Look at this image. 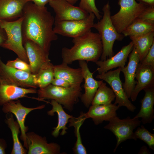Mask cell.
<instances>
[{"label":"cell","instance_id":"6da1fadb","mask_svg":"<svg viewBox=\"0 0 154 154\" xmlns=\"http://www.w3.org/2000/svg\"><path fill=\"white\" fill-rule=\"evenodd\" d=\"M22 16L23 39L37 43L48 56L51 43L58 38L53 29L54 17L46 7L38 6L31 1L24 6Z\"/></svg>","mask_w":154,"mask_h":154},{"label":"cell","instance_id":"7a4b0ae2","mask_svg":"<svg viewBox=\"0 0 154 154\" xmlns=\"http://www.w3.org/2000/svg\"><path fill=\"white\" fill-rule=\"evenodd\" d=\"M72 42L74 45L71 48L64 47L62 49V63L68 65L76 60L95 62L100 58L103 47L98 33L89 31L73 38Z\"/></svg>","mask_w":154,"mask_h":154},{"label":"cell","instance_id":"3957f363","mask_svg":"<svg viewBox=\"0 0 154 154\" xmlns=\"http://www.w3.org/2000/svg\"><path fill=\"white\" fill-rule=\"evenodd\" d=\"M110 8L108 1L102 8V18L97 23H94L93 27L98 31L102 41L103 51L100 58L102 60L114 56L113 46L115 41L122 40L125 37L117 31L112 22Z\"/></svg>","mask_w":154,"mask_h":154},{"label":"cell","instance_id":"277c9868","mask_svg":"<svg viewBox=\"0 0 154 154\" xmlns=\"http://www.w3.org/2000/svg\"><path fill=\"white\" fill-rule=\"evenodd\" d=\"M81 85H72L68 87H62L50 84L37 90L38 98L47 103L50 102L44 100L51 99L62 105L64 108L70 111L73 109L82 95Z\"/></svg>","mask_w":154,"mask_h":154},{"label":"cell","instance_id":"5b68a950","mask_svg":"<svg viewBox=\"0 0 154 154\" xmlns=\"http://www.w3.org/2000/svg\"><path fill=\"white\" fill-rule=\"evenodd\" d=\"M23 19L22 16L14 21L0 20V26L5 31L7 37L1 46L13 51L18 57L29 64L23 43L21 29Z\"/></svg>","mask_w":154,"mask_h":154},{"label":"cell","instance_id":"8992f818","mask_svg":"<svg viewBox=\"0 0 154 154\" xmlns=\"http://www.w3.org/2000/svg\"><path fill=\"white\" fill-rule=\"evenodd\" d=\"M118 3L120 9L111 18L117 31L121 34L149 6L135 0H119Z\"/></svg>","mask_w":154,"mask_h":154},{"label":"cell","instance_id":"52a82bcc","mask_svg":"<svg viewBox=\"0 0 154 154\" xmlns=\"http://www.w3.org/2000/svg\"><path fill=\"white\" fill-rule=\"evenodd\" d=\"M109 121V123L104 128L111 131L116 136L117 143L114 150V153L122 142L129 139L137 140L133 131L140 125L141 122L139 118H131L128 116L121 119L116 116Z\"/></svg>","mask_w":154,"mask_h":154},{"label":"cell","instance_id":"ba28073f","mask_svg":"<svg viewBox=\"0 0 154 154\" xmlns=\"http://www.w3.org/2000/svg\"><path fill=\"white\" fill-rule=\"evenodd\" d=\"M95 17L94 13H91L82 19L54 21L53 30L56 34L73 38L77 37L91 30Z\"/></svg>","mask_w":154,"mask_h":154},{"label":"cell","instance_id":"9c48e42d","mask_svg":"<svg viewBox=\"0 0 154 154\" xmlns=\"http://www.w3.org/2000/svg\"><path fill=\"white\" fill-rule=\"evenodd\" d=\"M0 83L24 88H36L35 75L7 65L0 56Z\"/></svg>","mask_w":154,"mask_h":154},{"label":"cell","instance_id":"30bf717a","mask_svg":"<svg viewBox=\"0 0 154 154\" xmlns=\"http://www.w3.org/2000/svg\"><path fill=\"white\" fill-rule=\"evenodd\" d=\"M121 67L110 70L101 74H98L96 78L106 82L111 87L115 96L114 104L119 107H125L131 112H133L136 109L129 100L123 88L122 83L120 78Z\"/></svg>","mask_w":154,"mask_h":154},{"label":"cell","instance_id":"8fae6325","mask_svg":"<svg viewBox=\"0 0 154 154\" xmlns=\"http://www.w3.org/2000/svg\"><path fill=\"white\" fill-rule=\"evenodd\" d=\"M2 110L5 113H11L14 114L17 119V121L20 127L21 139L23 141V146L28 149L26 132L28 127L25 125V122L27 115L33 110L41 109L45 107L42 105L35 108H29L23 106L20 101L18 100L10 101L3 106Z\"/></svg>","mask_w":154,"mask_h":154},{"label":"cell","instance_id":"7c38bea8","mask_svg":"<svg viewBox=\"0 0 154 154\" xmlns=\"http://www.w3.org/2000/svg\"><path fill=\"white\" fill-rule=\"evenodd\" d=\"M48 3L55 14L54 21L81 19L89 14L79 7L75 6L64 0H50Z\"/></svg>","mask_w":154,"mask_h":154},{"label":"cell","instance_id":"4fadbf2b","mask_svg":"<svg viewBox=\"0 0 154 154\" xmlns=\"http://www.w3.org/2000/svg\"><path fill=\"white\" fill-rule=\"evenodd\" d=\"M24 46L26 52L31 73L36 75L43 67L50 62V60L42 48L33 41L23 39Z\"/></svg>","mask_w":154,"mask_h":154},{"label":"cell","instance_id":"5bb4252c","mask_svg":"<svg viewBox=\"0 0 154 154\" xmlns=\"http://www.w3.org/2000/svg\"><path fill=\"white\" fill-rule=\"evenodd\" d=\"M28 154H60V147L54 142L48 143L46 137L34 132L26 133Z\"/></svg>","mask_w":154,"mask_h":154},{"label":"cell","instance_id":"9a60e30c","mask_svg":"<svg viewBox=\"0 0 154 154\" xmlns=\"http://www.w3.org/2000/svg\"><path fill=\"white\" fill-rule=\"evenodd\" d=\"M79 64L84 79V93L82 94V102L87 108H89L96 91L103 80L97 81L93 77L94 73L90 70L87 63L84 60H79Z\"/></svg>","mask_w":154,"mask_h":154},{"label":"cell","instance_id":"2e32d148","mask_svg":"<svg viewBox=\"0 0 154 154\" xmlns=\"http://www.w3.org/2000/svg\"><path fill=\"white\" fill-rule=\"evenodd\" d=\"M133 48V44L131 41L128 44L123 46L115 55L105 60H98L96 62L98 66L96 71L98 74L105 73L114 68L124 67L129 55Z\"/></svg>","mask_w":154,"mask_h":154},{"label":"cell","instance_id":"e0dca14e","mask_svg":"<svg viewBox=\"0 0 154 154\" xmlns=\"http://www.w3.org/2000/svg\"><path fill=\"white\" fill-rule=\"evenodd\" d=\"M128 57L129 60L127 65L121 68V71L123 74L125 78L123 87L128 98H129L137 83L135 80L136 72L140 59L134 47Z\"/></svg>","mask_w":154,"mask_h":154},{"label":"cell","instance_id":"ac0fdd59","mask_svg":"<svg viewBox=\"0 0 154 154\" xmlns=\"http://www.w3.org/2000/svg\"><path fill=\"white\" fill-rule=\"evenodd\" d=\"M137 83L130 98L135 101L139 92L145 88L154 87V67L139 63L136 69Z\"/></svg>","mask_w":154,"mask_h":154},{"label":"cell","instance_id":"d6986e66","mask_svg":"<svg viewBox=\"0 0 154 154\" xmlns=\"http://www.w3.org/2000/svg\"><path fill=\"white\" fill-rule=\"evenodd\" d=\"M35 88H24L12 85L0 83V106H3L12 101L23 98H28L40 101L38 98L30 97L27 96L29 94H36Z\"/></svg>","mask_w":154,"mask_h":154},{"label":"cell","instance_id":"ffe728a7","mask_svg":"<svg viewBox=\"0 0 154 154\" xmlns=\"http://www.w3.org/2000/svg\"><path fill=\"white\" fill-rule=\"evenodd\" d=\"M119 107L114 104L107 105H91L88 111L84 113L86 119L91 118L94 124L98 125L103 121H109L117 116V111Z\"/></svg>","mask_w":154,"mask_h":154},{"label":"cell","instance_id":"44dd1931","mask_svg":"<svg viewBox=\"0 0 154 154\" xmlns=\"http://www.w3.org/2000/svg\"><path fill=\"white\" fill-rule=\"evenodd\" d=\"M31 0H0V20L10 21L22 16L23 8Z\"/></svg>","mask_w":154,"mask_h":154},{"label":"cell","instance_id":"7402d4cb","mask_svg":"<svg viewBox=\"0 0 154 154\" xmlns=\"http://www.w3.org/2000/svg\"><path fill=\"white\" fill-rule=\"evenodd\" d=\"M145 94L141 100L140 109L134 118H141L143 124L151 123L154 119V87L144 89Z\"/></svg>","mask_w":154,"mask_h":154},{"label":"cell","instance_id":"603a6c76","mask_svg":"<svg viewBox=\"0 0 154 154\" xmlns=\"http://www.w3.org/2000/svg\"><path fill=\"white\" fill-rule=\"evenodd\" d=\"M53 70L54 78L63 79L72 85H81L84 79L80 68H73L62 63L54 65Z\"/></svg>","mask_w":154,"mask_h":154},{"label":"cell","instance_id":"cb8c5ba5","mask_svg":"<svg viewBox=\"0 0 154 154\" xmlns=\"http://www.w3.org/2000/svg\"><path fill=\"white\" fill-rule=\"evenodd\" d=\"M50 104L52 106V109L47 112V114L49 116H53L54 114L56 113L58 117V123L57 126L53 128L52 135L55 137H57L62 130L60 135H64L66 133V130L68 129L66 126L69 120L73 117L66 113L63 110L61 105L59 104L55 100H51Z\"/></svg>","mask_w":154,"mask_h":154},{"label":"cell","instance_id":"d4e9b609","mask_svg":"<svg viewBox=\"0 0 154 154\" xmlns=\"http://www.w3.org/2000/svg\"><path fill=\"white\" fill-rule=\"evenodd\" d=\"M129 37L133 43V47L139 55L140 62L146 55L154 42V31Z\"/></svg>","mask_w":154,"mask_h":154},{"label":"cell","instance_id":"484cf974","mask_svg":"<svg viewBox=\"0 0 154 154\" xmlns=\"http://www.w3.org/2000/svg\"><path fill=\"white\" fill-rule=\"evenodd\" d=\"M11 131L13 141V147L11 154H26L28 150L25 148L20 142L19 134L20 132V128L17 121H15L13 114L11 113L9 116H6L5 121Z\"/></svg>","mask_w":154,"mask_h":154},{"label":"cell","instance_id":"4316f807","mask_svg":"<svg viewBox=\"0 0 154 154\" xmlns=\"http://www.w3.org/2000/svg\"><path fill=\"white\" fill-rule=\"evenodd\" d=\"M84 113L81 112L80 116L78 117H72L68 121L69 127L73 126L74 128L75 135L76 140L73 148L74 153L76 154H86L87 153L85 147L82 144L80 132V127L86 119Z\"/></svg>","mask_w":154,"mask_h":154},{"label":"cell","instance_id":"83f0119b","mask_svg":"<svg viewBox=\"0 0 154 154\" xmlns=\"http://www.w3.org/2000/svg\"><path fill=\"white\" fill-rule=\"evenodd\" d=\"M154 31V23L137 18L122 33L124 37L137 36Z\"/></svg>","mask_w":154,"mask_h":154},{"label":"cell","instance_id":"f1b7e54d","mask_svg":"<svg viewBox=\"0 0 154 154\" xmlns=\"http://www.w3.org/2000/svg\"><path fill=\"white\" fill-rule=\"evenodd\" d=\"M115 98V94L112 88L107 86L103 81L95 93L91 105L110 104Z\"/></svg>","mask_w":154,"mask_h":154},{"label":"cell","instance_id":"f546056e","mask_svg":"<svg viewBox=\"0 0 154 154\" xmlns=\"http://www.w3.org/2000/svg\"><path fill=\"white\" fill-rule=\"evenodd\" d=\"M54 66L50 62L35 75L36 82L39 88H44L51 84L54 78Z\"/></svg>","mask_w":154,"mask_h":154},{"label":"cell","instance_id":"4dcf8cb0","mask_svg":"<svg viewBox=\"0 0 154 154\" xmlns=\"http://www.w3.org/2000/svg\"><path fill=\"white\" fill-rule=\"evenodd\" d=\"M136 138L147 144L149 148L154 150V134L149 131L144 126L141 125L138 127L134 132Z\"/></svg>","mask_w":154,"mask_h":154},{"label":"cell","instance_id":"1f68e13d","mask_svg":"<svg viewBox=\"0 0 154 154\" xmlns=\"http://www.w3.org/2000/svg\"><path fill=\"white\" fill-rule=\"evenodd\" d=\"M78 7L89 13H94L98 21L102 17L101 13L96 6L95 0H80Z\"/></svg>","mask_w":154,"mask_h":154},{"label":"cell","instance_id":"d6a6232c","mask_svg":"<svg viewBox=\"0 0 154 154\" xmlns=\"http://www.w3.org/2000/svg\"><path fill=\"white\" fill-rule=\"evenodd\" d=\"M6 64L15 69L31 73L29 64L19 57L14 60L8 61Z\"/></svg>","mask_w":154,"mask_h":154},{"label":"cell","instance_id":"836d02e7","mask_svg":"<svg viewBox=\"0 0 154 154\" xmlns=\"http://www.w3.org/2000/svg\"><path fill=\"white\" fill-rule=\"evenodd\" d=\"M143 21L154 23V6H149L138 18Z\"/></svg>","mask_w":154,"mask_h":154},{"label":"cell","instance_id":"e575fe53","mask_svg":"<svg viewBox=\"0 0 154 154\" xmlns=\"http://www.w3.org/2000/svg\"><path fill=\"white\" fill-rule=\"evenodd\" d=\"M139 63L143 65L154 67V42L146 55Z\"/></svg>","mask_w":154,"mask_h":154},{"label":"cell","instance_id":"d590c367","mask_svg":"<svg viewBox=\"0 0 154 154\" xmlns=\"http://www.w3.org/2000/svg\"><path fill=\"white\" fill-rule=\"evenodd\" d=\"M51 84L56 86L65 88L72 85L67 81L60 78H54Z\"/></svg>","mask_w":154,"mask_h":154},{"label":"cell","instance_id":"8d00e7d4","mask_svg":"<svg viewBox=\"0 0 154 154\" xmlns=\"http://www.w3.org/2000/svg\"><path fill=\"white\" fill-rule=\"evenodd\" d=\"M50 0H31V1L38 6L43 7L48 3Z\"/></svg>","mask_w":154,"mask_h":154},{"label":"cell","instance_id":"74e56055","mask_svg":"<svg viewBox=\"0 0 154 154\" xmlns=\"http://www.w3.org/2000/svg\"><path fill=\"white\" fill-rule=\"evenodd\" d=\"M7 147L5 141L3 139L0 138V154H5V150Z\"/></svg>","mask_w":154,"mask_h":154},{"label":"cell","instance_id":"f35d334b","mask_svg":"<svg viewBox=\"0 0 154 154\" xmlns=\"http://www.w3.org/2000/svg\"><path fill=\"white\" fill-rule=\"evenodd\" d=\"M7 38L5 31L0 26V46L5 42Z\"/></svg>","mask_w":154,"mask_h":154},{"label":"cell","instance_id":"ab89813d","mask_svg":"<svg viewBox=\"0 0 154 154\" xmlns=\"http://www.w3.org/2000/svg\"><path fill=\"white\" fill-rule=\"evenodd\" d=\"M149 6H154V0H136Z\"/></svg>","mask_w":154,"mask_h":154},{"label":"cell","instance_id":"60d3db41","mask_svg":"<svg viewBox=\"0 0 154 154\" xmlns=\"http://www.w3.org/2000/svg\"><path fill=\"white\" fill-rule=\"evenodd\" d=\"M150 153L147 147L145 146L142 147L141 149L139 154H149Z\"/></svg>","mask_w":154,"mask_h":154},{"label":"cell","instance_id":"b9f144b4","mask_svg":"<svg viewBox=\"0 0 154 154\" xmlns=\"http://www.w3.org/2000/svg\"><path fill=\"white\" fill-rule=\"evenodd\" d=\"M66 1L70 4L74 5L75 4L78 0H64Z\"/></svg>","mask_w":154,"mask_h":154}]
</instances>
